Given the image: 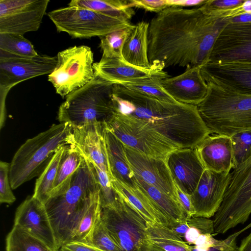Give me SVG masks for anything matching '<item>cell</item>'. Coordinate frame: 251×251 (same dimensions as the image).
Masks as SVG:
<instances>
[{
  "label": "cell",
  "mask_w": 251,
  "mask_h": 251,
  "mask_svg": "<svg viewBox=\"0 0 251 251\" xmlns=\"http://www.w3.org/2000/svg\"><path fill=\"white\" fill-rule=\"evenodd\" d=\"M49 0H0V33L24 35L37 31Z\"/></svg>",
  "instance_id": "obj_13"
},
{
  "label": "cell",
  "mask_w": 251,
  "mask_h": 251,
  "mask_svg": "<svg viewBox=\"0 0 251 251\" xmlns=\"http://www.w3.org/2000/svg\"><path fill=\"white\" fill-rule=\"evenodd\" d=\"M147 232L150 242L164 251H190L191 245L168 226L147 222Z\"/></svg>",
  "instance_id": "obj_29"
},
{
  "label": "cell",
  "mask_w": 251,
  "mask_h": 251,
  "mask_svg": "<svg viewBox=\"0 0 251 251\" xmlns=\"http://www.w3.org/2000/svg\"><path fill=\"white\" fill-rule=\"evenodd\" d=\"M206 0H167L169 7L200 6Z\"/></svg>",
  "instance_id": "obj_47"
},
{
  "label": "cell",
  "mask_w": 251,
  "mask_h": 251,
  "mask_svg": "<svg viewBox=\"0 0 251 251\" xmlns=\"http://www.w3.org/2000/svg\"><path fill=\"white\" fill-rule=\"evenodd\" d=\"M99 197V187L93 165L83 157L64 194L50 198L45 206L58 248L71 241L83 217Z\"/></svg>",
  "instance_id": "obj_3"
},
{
  "label": "cell",
  "mask_w": 251,
  "mask_h": 251,
  "mask_svg": "<svg viewBox=\"0 0 251 251\" xmlns=\"http://www.w3.org/2000/svg\"><path fill=\"white\" fill-rule=\"evenodd\" d=\"M149 23L141 21L134 25L125 42L123 56L128 63L143 68H150L148 57Z\"/></svg>",
  "instance_id": "obj_24"
},
{
  "label": "cell",
  "mask_w": 251,
  "mask_h": 251,
  "mask_svg": "<svg viewBox=\"0 0 251 251\" xmlns=\"http://www.w3.org/2000/svg\"><path fill=\"white\" fill-rule=\"evenodd\" d=\"M59 251H102L90 245L77 242H71L63 245Z\"/></svg>",
  "instance_id": "obj_46"
},
{
  "label": "cell",
  "mask_w": 251,
  "mask_h": 251,
  "mask_svg": "<svg viewBox=\"0 0 251 251\" xmlns=\"http://www.w3.org/2000/svg\"><path fill=\"white\" fill-rule=\"evenodd\" d=\"M245 0H206L200 7L208 14L228 18L230 11L241 5Z\"/></svg>",
  "instance_id": "obj_42"
},
{
  "label": "cell",
  "mask_w": 251,
  "mask_h": 251,
  "mask_svg": "<svg viewBox=\"0 0 251 251\" xmlns=\"http://www.w3.org/2000/svg\"><path fill=\"white\" fill-rule=\"evenodd\" d=\"M56 63V57L21 56L0 49V110H5V97L12 87L25 80L50 75Z\"/></svg>",
  "instance_id": "obj_12"
},
{
  "label": "cell",
  "mask_w": 251,
  "mask_h": 251,
  "mask_svg": "<svg viewBox=\"0 0 251 251\" xmlns=\"http://www.w3.org/2000/svg\"><path fill=\"white\" fill-rule=\"evenodd\" d=\"M91 241L93 246L102 251H120L103 225L100 215L96 222Z\"/></svg>",
  "instance_id": "obj_41"
},
{
  "label": "cell",
  "mask_w": 251,
  "mask_h": 251,
  "mask_svg": "<svg viewBox=\"0 0 251 251\" xmlns=\"http://www.w3.org/2000/svg\"><path fill=\"white\" fill-rule=\"evenodd\" d=\"M136 184L169 223L180 221L186 215L179 203L155 187L148 184L134 174Z\"/></svg>",
  "instance_id": "obj_25"
},
{
  "label": "cell",
  "mask_w": 251,
  "mask_h": 251,
  "mask_svg": "<svg viewBox=\"0 0 251 251\" xmlns=\"http://www.w3.org/2000/svg\"><path fill=\"white\" fill-rule=\"evenodd\" d=\"M206 81L220 85L233 92L251 95V66L208 62L201 67Z\"/></svg>",
  "instance_id": "obj_22"
},
{
  "label": "cell",
  "mask_w": 251,
  "mask_h": 251,
  "mask_svg": "<svg viewBox=\"0 0 251 251\" xmlns=\"http://www.w3.org/2000/svg\"><path fill=\"white\" fill-rule=\"evenodd\" d=\"M100 212V206L99 197L92 203L81 220L71 242H77L92 245L93 230Z\"/></svg>",
  "instance_id": "obj_37"
},
{
  "label": "cell",
  "mask_w": 251,
  "mask_h": 251,
  "mask_svg": "<svg viewBox=\"0 0 251 251\" xmlns=\"http://www.w3.org/2000/svg\"><path fill=\"white\" fill-rule=\"evenodd\" d=\"M111 207H100L103 225L120 251H148L147 222L122 195Z\"/></svg>",
  "instance_id": "obj_7"
},
{
  "label": "cell",
  "mask_w": 251,
  "mask_h": 251,
  "mask_svg": "<svg viewBox=\"0 0 251 251\" xmlns=\"http://www.w3.org/2000/svg\"><path fill=\"white\" fill-rule=\"evenodd\" d=\"M65 146L61 147L53 154L50 162L36 181L32 196L44 204L50 198L58 167Z\"/></svg>",
  "instance_id": "obj_31"
},
{
  "label": "cell",
  "mask_w": 251,
  "mask_h": 251,
  "mask_svg": "<svg viewBox=\"0 0 251 251\" xmlns=\"http://www.w3.org/2000/svg\"><path fill=\"white\" fill-rule=\"evenodd\" d=\"M237 251H251V232L242 240Z\"/></svg>",
  "instance_id": "obj_49"
},
{
  "label": "cell",
  "mask_w": 251,
  "mask_h": 251,
  "mask_svg": "<svg viewBox=\"0 0 251 251\" xmlns=\"http://www.w3.org/2000/svg\"><path fill=\"white\" fill-rule=\"evenodd\" d=\"M48 80L63 98L84 86L94 77L93 53L87 46H75L58 52Z\"/></svg>",
  "instance_id": "obj_11"
},
{
  "label": "cell",
  "mask_w": 251,
  "mask_h": 251,
  "mask_svg": "<svg viewBox=\"0 0 251 251\" xmlns=\"http://www.w3.org/2000/svg\"><path fill=\"white\" fill-rule=\"evenodd\" d=\"M105 127L126 147L152 157L165 160L171 152L180 149L137 119L115 112Z\"/></svg>",
  "instance_id": "obj_9"
},
{
  "label": "cell",
  "mask_w": 251,
  "mask_h": 251,
  "mask_svg": "<svg viewBox=\"0 0 251 251\" xmlns=\"http://www.w3.org/2000/svg\"><path fill=\"white\" fill-rule=\"evenodd\" d=\"M189 245H194L198 238L202 234L214 235V222L209 218L193 216L180 221L174 222L168 226Z\"/></svg>",
  "instance_id": "obj_30"
},
{
  "label": "cell",
  "mask_w": 251,
  "mask_h": 251,
  "mask_svg": "<svg viewBox=\"0 0 251 251\" xmlns=\"http://www.w3.org/2000/svg\"><path fill=\"white\" fill-rule=\"evenodd\" d=\"M176 187L177 201L185 213L186 218L189 219L194 216L196 212L191 201L190 195L181 191L176 185Z\"/></svg>",
  "instance_id": "obj_45"
},
{
  "label": "cell",
  "mask_w": 251,
  "mask_h": 251,
  "mask_svg": "<svg viewBox=\"0 0 251 251\" xmlns=\"http://www.w3.org/2000/svg\"><path fill=\"white\" fill-rule=\"evenodd\" d=\"M230 172L205 169L198 184L190 195L196 217L210 218L219 208L231 179Z\"/></svg>",
  "instance_id": "obj_15"
},
{
  "label": "cell",
  "mask_w": 251,
  "mask_h": 251,
  "mask_svg": "<svg viewBox=\"0 0 251 251\" xmlns=\"http://www.w3.org/2000/svg\"><path fill=\"white\" fill-rule=\"evenodd\" d=\"M195 148L205 169L216 172H230L233 169L230 136L210 134Z\"/></svg>",
  "instance_id": "obj_23"
},
{
  "label": "cell",
  "mask_w": 251,
  "mask_h": 251,
  "mask_svg": "<svg viewBox=\"0 0 251 251\" xmlns=\"http://www.w3.org/2000/svg\"><path fill=\"white\" fill-rule=\"evenodd\" d=\"M114 84L95 73L89 83L66 97L58 109L59 122L68 123L73 127L105 123L114 111Z\"/></svg>",
  "instance_id": "obj_6"
},
{
  "label": "cell",
  "mask_w": 251,
  "mask_h": 251,
  "mask_svg": "<svg viewBox=\"0 0 251 251\" xmlns=\"http://www.w3.org/2000/svg\"><path fill=\"white\" fill-rule=\"evenodd\" d=\"M251 227V223L242 229L233 233L224 240L213 239L207 244L202 246L191 245L190 251H237L238 237L246 230Z\"/></svg>",
  "instance_id": "obj_40"
},
{
  "label": "cell",
  "mask_w": 251,
  "mask_h": 251,
  "mask_svg": "<svg viewBox=\"0 0 251 251\" xmlns=\"http://www.w3.org/2000/svg\"><path fill=\"white\" fill-rule=\"evenodd\" d=\"M175 185L191 195L196 188L205 168L195 148H180L165 159Z\"/></svg>",
  "instance_id": "obj_18"
},
{
  "label": "cell",
  "mask_w": 251,
  "mask_h": 251,
  "mask_svg": "<svg viewBox=\"0 0 251 251\" xmlns=\"http://www.w3.org/2000/svg\"><path fill=\"white\" fill-rule=\"evenodd\" d=\"M10 164L1 161L0 162V202L9 204L16 201L9 178Z\"/></svg>",
  "instance_id": "obj_43"
},
{
  "label": "cell",
  "mask_w": 251,
  "mask_h": 251,
  "mask_svg": "<svg viewBox=\"0 0 251 251\" xmlns=\"http://www.w3.org/2000/svg\"><path fill=\"white\" fill-rule=\"evenodd\" d=\"M228 18L211 15L200 6L169 7L153 18L148 30L151 64L186 68L205 64Z\"/></svg>",
  "instance_id": "obj_1"
},
{
  "label": "cell",
  "mask_w": 251,
  "mask_h": 251,
  "mask_svg": "<svg viewBox=\"0 0 251 251\" xmlns=\"http://www.w3.org/2000/svg\"><path fill=\"white\" fill-rule=\"evenodd\" d=\"M116 191L125 197L147 222L156 223L168 226V222L156 209L149 198L138 188L134 189L112 179Z\"/></svg>",
  "instance_id": "obj_27"
},
{
  "label": "cell",
  "mask_w": 251,
  "mask_h": 251,
  "mask_svg": "<svg viewBox=\"0 0 251 251\" xmlns=\"http://www.w3.org/2000/svg\"><path fill=\"white\" fill-rule=\"evenodd\" d=\"M104 127V123H100L73 127L72 145L77 149L83 157L111 176Z\"/></svg>",
  "instance_id": "obj_20"
},
{
  "label": "cell",
  "mask_w": 251,
  "mask_h": 251,
  "mask_svg": "<svg viewBox=\"0 0 251 251\" xmlns=\"http://www.w3.org/2000/svg\"><path fill=\"white\" fill-rule=\"evenodd\" d=\"M206 82L207 94L197 106L210 134L231 136L251 131V95L233 92L212 81Z\"/></svg>",
  "instance_id": "obj_4"
},
{
  "label": "cell",
  "mask_w": 251,
  "mask_h": 251,
  "mask_svg": "<svg viewBox=\"0 0 251 251\" xmlns=\"http://www.w3.org/2000/svg\"><path fill=\"white\" fill-rule=\"evenodd\" d=\"M243 13H251V0H244L241 5L231 9L228 18L237 16Z\"/></svg>",
  "instance_id": "obj_48"
},
{
  "label": "cell",
  "mask_w": 251,
  "mask_h": 251,
  "mask_svg": "<svg viewBox=\"0 0 251 251\" xmlns=\"http://www.w3.org/2000/svg\"><path fill=\"white\" fill-rule=\"evenodd\" d=\"M73 127L68 123L53 124L27 139L17 150L10 165L9 178L15 189L39 176L53 154L62 146L73 144Z\"/></svg>",
  "instance_id": "obj_5"
},
{
  "label": "cell",
  "mask_w": 251,
  "mask_h": 251,
  "mask_svg": "<svg viewBox=\"0 0 251 251\" xmlns=\"http://www.w3.org/2000/svg\"><path fill=\"white\" fill-rule=\"evenodd\" d=\"M0 49L21 56L38 54L28 39L23 35L12 33H0Z\"/></svg>",
  "instance_id": "obj_36"
},
{
  "label": "cell",
  "mask_w": 251,
  "mask_h": 251,
  "mask_svg": "<svg viewBox=\"0 0 251 251\" xmlns=\"http://www.w3.org/2000/svg\"><path fill=\"white\" fill-rule=\"evenodd\" d=\"M82 159V155L74 145L65 146L50 198L60 196L67 192Z\"/></svg>",
  "instance_id": "obj_26"
},
{
  "label": "cell",
  "mask_w": 251,
  "mask_h": 251,
  "mask_svg": "<svg viewBox=\"0 0 251 251\" xmlns=\"http://www.w3.org/2000/svg\"><path fill=\"white\" fill-rule=\"evenodd\" d=\"M14 226L42 241L55 251L59 249L45 205L28 197L17 208Z\"/></svg>",
  "instance_id": "obj_16"
},
{
  "label": "cell",
  "mask_w": 251,
  "mask_h": 251,
  "mask_svg": "<svg viewBox=\"0 0 251 251\" xmlns=\"http://www.w3.org/2000/svg\"><path fill=\"white\" fill-rule=\"evenodd\" d=\"M230 137L232 147L234 169L251 155V131L236 133Z\"/></svg>",
  "instance_id": "obj_39"
},
{
  "label": "cell",
  "mask_w": 251,
  "mask_h": 251,
  "mask_svg": "<svg viewBox=\"0 0 251 251\" xmlns=\"http://www.w3.org/2000/svg\"><path fill=\"white\" fill-rule=\"evenodd\" d=\"M6 251H55L21 228L14 226L6 238Z\"/></svg>",
  "instance_id": "obj_32"
},
{
  "label": "cell",
  "mask_w": 251,
  "mask_h": 251,
  "mask_svg": "<svg viewBox=\"0 0 251 251\" xmlns=\"http://www.w3.org/2000/svg\"><path fill=\"white\" fill-rule=\"evenodd\" d=\"M112 178L122 184L136 189V178L128 164L126 155L107 153Z\"/></svg>",
  "instance_id": "obj_34"
},
{
  "label": "cell",
  "mask_w": 251,
  "mask_h": 251,
  "mask_svg": "<svg viewBox=\"0 0 251 251\" xmlns=\"http://www.w3.org/2000/svg\"><path fill=\"white\" fill-rule=\"evenodd\" d=\"M125 152L134 174L177 201L176 185L165 160L146 155L126 146Z\"/></svg>",
  "instance_id": "obj_17"
},
{
  "label": "cell",
  "mask_w": 251,
  "mask_h": 251,
  "mask_svg": "<svg viewBox=\"0 0 251 251\" xmlns=\"http://www.w3.org/2000/svg\"><path fill=\"white\" fill-rule=\"evenodd\" d=\"M95 73L102 79L114 84L122 85L150 77L164 72L161 63H153L150 68L133 65L124 59L102 57L94 63Z\"/></svg>",
  "instance_id": "obj_21"
},
{
  "label": "cell",
  "mask_w": 251,
  "mask_h": 251,
  "mask_svg": "<svg viewBox=\"0 0 251 251\" xmlns=\"http://www.w3.org/2000/svg\"><path fill=\"white\" fill-rule=\"evenodd\" d=\"M169 77L168 73L164 71L161 74L150 77L125 83L121 85L128 89L162 101L176 102L177 101L165 91L160 84L161 80Z\"/></svg>",
  "instance_id": "obj_33"
},
{
  "label": "cell",
  "mask_w": 251,
  "mask_h": 251,
  "mask_svg": "<svg viewBox=\"0 0 251 251\" xmlns=\"http://www.w3.org/2000/svg\"><path fill=\"white\" fill-rule=\"evenodd\" d=\"M134 25L112 32L100 37L102 57L124 59L123 50L125 42Z\"/></svg>",
  "instance_id": "obj_35"
},
{
  "label": "cell",
  "mask_w": 251,
  "mask_h": 251,
  "mask_svg": "<svg viewBox=\"0 0 251 251\" xmlns=\"http://www.w3.org/2000/svg\"><path fill=\"white\" fill-rule=\"evenodd\" d=\"M201 67H187L182 74L161 80V85L176 101L197 105L205 98L208 88Z\"/></svg>",
  "instance_id": "obj_19"
},
{
  "label": "cell",
  "mask_w": 251,
  "mask_h": 251,
  "mask_svg": "<svg viewBox=\"0 0 251 251\" xmlns=\"http://www.w3.org/2000/svg\"><path fill=\"white\" fill-rule=\"evenodd\" d=\"M230 174L229 184L213 220L216 234L244 224L251 214V155Z\"/></svg>",
  "instance_id": "obj_8"
},
{
  "label": "cell",
  "mask_w": 251,
  "mask_h": 251,
  "mask_svg": "<svg viewBox=\"0 0 251 251\" xmlns=\"http://www.w3.org/2000/svg\"><path fill=\"white\" fill-rule=\"evenodd\" d=\"M48 16L58 32L67 33L74 38H100L133 25L129 22L75 6H68L53 10L49 12Z\"/></svg>",
  "instance_id": "obj_10"
},
{
  "label": "cell",
  "mask_w": 251,
  "mask_h": 251,
  "mask_svg": "<svg viewBox=\"0 0 251 251\" xmlns=\"http://www.w3.org/2000/svg\"><path fill=\"white\" fill-rule=\"evenodd\" d=\"M114 112L137 119L180 148H195L210 132L197 105L170 102L114 84Z\"/></svg>",
  "instance_id": "obj_2"
},
{
  "label": "cell",
  "mask_w": 251,
  "mask_h": 251,
  "mask_svg": "<svg viewBox=\"0 0 251 251\" xmlns=\"http://www.w3.org/2000/svg\"><path fill=\"white\" fill-rule=\"evenodd\" d=\"M148 251H164L160 248L152 245L151 243L149 247Z\"/></svg>",
  "instance_id": "obj_50"
},
{
  "label": "cell",
  "mask_w": 251,
  "mask_h": 251,
  "mask_svg": "<svg viewBox=\"0 0 251 251\" xmlns=\"http://www.w3.org/2000/svg\"><path fill=\"white\" fill-rule=\"evenodd\" d=\"M91 163L99 187L100 207L113 206L117 202L119 195L113 186L111 181L112 178L107 172L101 170L92 162Z\"/></svg>",
  "instance_id": "obj_38"
},
{
  "label": "cell",
  "mask_w": 251,
  "mask_h": 251,
  "mask_svg": "<svg viewBox=\"0 0 251 251\" xmlns=\"http://www.w3.org/2000/svg\"><path fill=\"white\" fill-rule=\"evenodd\" d=\"M208 62L251 66V23L228 22L219 34Z\"/></svg>",
  "instance_id": "obj_14"
},
{
  "label": "cell",
  "mask_w": 251,
  "mask_h": 251,
  "mask_svg": "<svg viewBox=\"0 0 251 251\" xmlns=\"http://www.w3.org/2000/svg\"><path fill=\"white\" fill-rule=\"evenodd\" d=\"M68 5L94 10L126 22H129L135 14L134 10L129 4V0H73Z\"/></svg>",
  "instance_id": "obj_28"
},
{
  "label": "cell",
  "mask_w": 251,
  "mask_h": 251,
  "mask_svg": "<svg viewBox=\"0 0 251 251\" xmlns=\"http://www.w3.org/2000/svg\"><path fill=\"white\" fill-rule=\"evenodd\" d=\"M129 4L131 7H138L158 13L169 7L167 0H129Z\"/></svg>",
  "instance_id": "obj_44"
}]
</instances>
